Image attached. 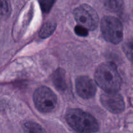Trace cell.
<instances>
[{"label":"cell","mask_w":133,"mask_h":133,"mask_svg":"<svg viewBox=\"0 0 133 133\" xmlns=\"http://www.w3.org/2000/svg\"><path fill=\"white\" fill-rule=\"evenodd\" d=\"M95 80L105 93H117L122 85L120 75L115 65L111 62H104L97 67Z\"/></svg>","instance_id":"1"},{"label":"cell","mask_w":133,"mask_h":133,"mask_svg":"<svg viewBox=\"0 0 133 133\" xmlns=\"http://www.w3.org/2000/svg\"><path fill=\"white\" fill-rule=\"evenodd\" d=\"M68 124L79 133H94L99 129L96 119L88 113L80 109H71L66 114Z\"/></svg>","instance_id":"2"},{"label":"cell","mask_w":133,"mask_h":133,"mask_svg":"<svg viewBox=\"0 0 133 133\" xmlns=\"http://www.w3.org/2000/svg\"><path fill=\"white\" fill-rule=\"evenodd\" d=\"M101 32L104 38L112 44H119L123 38V28L120 21L112 16L103 18L101 23Z\"/></svg>","instance_id":"3"},{"label":"cell","mask_w":133,"mask_h":133,"mask_svg":"<svg viewBox=\"0 0 133 133\" xmlns=\"http://www.w3.org/2000/svg\"><path fill=\"white\" fill-rule=\"evenodd\" d=\"M33 98L36 109L42 112H51L57 106V96L51 90L46 87L37 88L34 93Z\"/></svg>","instance_id":"4"},{"label":"cell","mask_w":133,"mask_h":133,"mask_svg":"<svg viewBox=\"0 0 133 133\" xmlns=\"http://www.w3.org/2000/svg\"><path fill=\"white\" fill-rule=\"evenodd\" d=\"M74 17L79 25L89 30H94L99 23V17L96 10L87 4H83L74 10Z\"/></svg>","instance_id":"5"},{"label":"cell","mask_w":133,"mask_h":133,"mask_svg":"<svg viewBox=\"0 0 133 133\" xmlns=\"http://www.w3.org/2000/svg\"><path fill=\"white\" fill-rule=\"evenodd\" d=\"M100 100L103 106L114 114H119L125 109V103L120 94L118 93H104Z\"/></svg>","instance_id":"6"},{"label":"cell","mask_w":133,"mask_h":133,"mask_svg":"<svg viewBox=\"0 0 133 133\" xmlns=\"http://www.w3.org/2000/svg\"><path fill=\"white\" fill-rule=\"evenodd\" d=\"M75 88L78 95L84 99L92 98L96 94V84L87 76H80L77 78Z\"/></svg>","instance_id":"7"},{"label":"cell","mask_w":133,"mask_h":133,"mask_svg":"<svg viewBox=\"0 0 133 133\" xmlns=\"http://www.w3.org/2000/svg\"><path fill=\"white\" fill-rule=\"evenodd\" d=\"M53 82L55 87L60 91L64 90L66 88L65 71L62 68L56 70L53 75Z\"/></svg>","instance_id":"8"},{"label":"cell","mask_w":133,"mask_h":133,"mask_svg":"<svg viewBox=\"0 0 133 133\" xmlns=\"http://www.w3.org/2000/svg\"><path fill=\"white\" fill-rule=\"evenodd\" d=\"M24 133H47L43 127L37 123L27 122L23 125Z\"/></svg>","instance_id":"9"},{"label":"cell","mask_w":133,"mask_h":133,"mask_svg":"<svg viewBox=\"0 0 133 133\" xmlns=\"http://www.w3.org/2000/svg\"><path fill=\"white\" fill-rule=\"evenodd\" d=\"M56 29V23L53 22H47L40 29L39 36L42 38H45L52 35Z\"/></svg>","instance_id":"10"},{"label":"cell","mask_w":133,"mask_h":133,"mask_svg":"<svg viewBox=\"0 0 133 133\" xmlns=\"http://www.w3.org/2000/svg\"><path fill=\"white\" fill-rule=\"evenodd\" d=\"M123 1H107L105 5L109 10L111 11H118L123 6Z\"/></svg>","instance_id":"11"},{"label":"cell","mask_w":133,"mask_h":133,"mask_svg":"<svg viewBox=\"0 0 133 133\" xmlns=\"http://www.w3.org/2000/svg\"><path fill=\"white\" fill-rule=\"evenodd\" d=\"M10 13V5L9 1H0V16H9Z\"/></svg>","instance_id":"12"},{"label":"cell","mask_w":133,"mask_h":133,"mask_svg":"<svg viewBox=\"0 0 133 133\" xmlns=\"http://www.w3.org/2000/svg\"><path fill=\"white\" fill-rule=\"evenodd\" d=\"M55 3L54 1H42L40 3L41 5L42 10L44 12L48 13L51 9L53 3Z\"/></svg>","instance_id":"13"},{"label":"cell","mask_w":133,"mask_h":133,"mask_svg":"<svg viewBox=\"0 0 133 133\" xmlns=\"http://www.w3.org/2000/svg\"><path fill=\"white\" fill-rule=\"evenodd\" d=\"M75 32L78 36H87L88 35V29L79 25L75 27Z\"/></svg>","instance_id":"14"}]
</instances>
